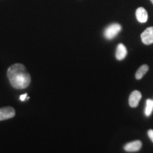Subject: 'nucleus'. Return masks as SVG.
I'll return each mask as SVG.
<instances>
[{"label": "nucleus", "mask_w": 153, "mask_h": 153, "mask_svg": "<svg viewBox=\"0 0 153 153\" xmlns=\"http://www.w3.org/2000/svg\"><path fill=\"white\" fill-rule=\"evenodd\" d=\"M136 18L140 23H146L148 20L147 11L143 7H140L136 10Z\"/></svg>", "instance_id": "nucleus-7"}, {"label": "nucleus", "mask_w": 153, "mask_h": 153, "mask_svg": "<svg viewBox=\"0 0 153 153\" xmlns=\"http://www.w3.org/2000/svg\"><path fill=\"white\" fill-rule=\"evenodd\" d=\"M7 76L11 86L16 89L27 88L32 80L26 66L21 63H16L10 66L7 71Z\"/></svg>", "instance_id": "nucleus-1"}, {"label": "nucleus", "mask_w": 153, "mask_h": 153, "mask_svg": "<svg viewBox=\"0 0 153 153\" xmlns=\"http://www.w3.org/2000/svg\"><path fill=\"white\" fill-rule=\"evenodd\" d=\"M142 147V142L140 140H134L132 142L127 143L124 146V150L128 152H136Z\"/></svg>", "instance_id": "nucleus-6"}, {"label": "nucleus", "mask_w": 153, "mask_h": 153, "mask_svg": "<svg viewBox=\"0 0 153 153\" xmlns=\"http://www.w3.org/2000/svg\"><path fill=\"white\" fill-rule=\"evenodd\" d=\"M27 99H29V97L27 96V94H22V95L20 96V100H21L22 101L26 100Z\"/></svg>", "instance_id": "nucleus-12"}, {"label": "nucleus", "mask_w": 153, "mask_h": 153, "mask_svg": "<svg viewBox=\"0 0 153 153\" xmlns=\"http://www.w3.org/2000/svg\"><path fill=\"white\" fill-rule=\"evenodd\" d=\"M151 2H152V4H153V0H151Z\"/></svg>", "instance_id": "nucleus-13"}, {"label": "nucleus", "mask_w": 153, "mask_h": 153, "mask_svg": "<svg viewBox=\"0 0 153 153\" xmlns=\"http://www.w3.org/2000/svg\"><path fill=\"white\" fill-rule=\"evenodd\" d=\"M16 116V111L11 106H5L0 108V121L13 118Z\"/></svg>", "instance_id": "nucleus-3"}, {"label": "nucleus", "mask_w": 153, "mask_h": 153, "mask_svg": "<svg viewBox=\"0 0 153 153\" xmlns=\"http://www.w3.org/2000/svg\"><path fill=\"white\" fill-rule=\"evenodd\" d=\"M141 97H142V94L140 91L138 90H134L133 91L130 95H129V98H128V104L129 105L133 107V108H135L138 106L139 105V102L140 100H141Z\"/></svg>", "instance_id": "nucleus-5"}, {"label": "nucleus", "mask_w": 153, "mask_h": 153, "mask_svg": "<svg viewBox=\"0 0 153 153\" xmlns=\"http://www.w3.org/2000/svg\"><path fill=\"white\" fill-rule=\"evenodd\" d=\"M153 111V100L151 99L146 100V105L145 109V114L146 117H150Z\"/></svg>", "instance_id": "nucleus-10"}, {"label": "nucleus", "mask_w": 153, "mask_h": 153, "mask_svg": "<svg viewBox=\"0 0 153 153\" xmlns=\"http://www.w3.org/2000/svg\"><path fill=\"white\" fill-rule=\"evenodd\" d=\"M141 40L146 45L153 44V27H147L141 33Z\"/></svg>", "instance_id": "nucleus-4"}, {"label": "nucleus", "mask_w": 153, "mask_h": 153, "mask_svg": "<svg viewBox=\"0 0 153 153\" xmlns=\"http://www.w3.org/2000/svg\"><path fill=\"white\" fill-rule=\"evenodd\" d=\"M148 70H149V66L147 65H143V66H141L137 70L136 73H135V78H136L137 80L141 79L143 76L146 75V73L147 72Z\"/></svg>", "instance_id": "nucleus-9"}, {"label": "nucleus", "mask_w": 153, "mask_h": 153, "mask_svg": "<svg viewBox=\"0 0 153 153\" xmlns=\"http://www.w3.org/2000/svg\"><path fill=\"white\" fill-rule=\"evenodd\" d=\"M147 134L150 138V140L153 142V129H149L147 132Z\"/></svg>", "instance_id": "nucleus-11"}, {"label": "nucleus", "mask_w": 153, "mask_h": 153, "mask_svg": "<svg viewBox=\"0 0 153 153\" xmlns=\"http://www.w3.org/2000/svg\"><path fill=\"white\" fill-rule=\"evenodd\" d=\"M127 49L123 44H119L117 47V51H116V58L117 60H123L127 55Z\"/></svg>", "instance_id": "nucleus-8"}, {"label": "nucleus", "mask_w": 153, "mask_h": 153, "mask_svg": "<svg viewBox=\"0 0 153 153\" xmlns=\"http://www.w3.org/2000/svg\"><path fill=\"white\" fill-rule=\"evenodd\" d=\"M121 30H122V27L119 24L113 23L105 28L104 32V36L107 39H113L118 33H120Z\"/></svg>", "instance_id": "nucleus-2"}]
</instances>
